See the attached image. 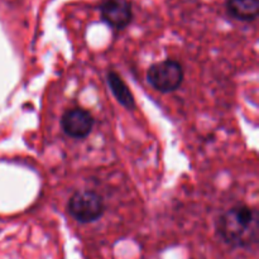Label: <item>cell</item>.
Masks as SVG:
<instances>
[{"label":"cell","instance_id":"1","mask_svg":"<svg viewBox=\"0 0 259 259\" xmlns=\"http://www.w3.org/2000/svg\"><path fill=\"white\" fill-rule=\"evenodd\" d=\"M220 239L233 248H250L259 239V214L249 205H235L217 220Z\"/></svg>","mask_w":259,"mask_h":259},{"label":"cell","instance_id":"2","mask_svg":"<svg viewBox=\"0 0 259 259\" xmlns=\"http://www.w3.org/2000/svg\"><path fill=\"white\" fill-rule=\"evenodd\" d=\"M67 212L78 223H94L105 212V202L101 195L93 190H78L68 200Z\"/></svg>","mask_w":259,"mask_h":259},{"label":"cell","instance_id":"3","mask_svg":"<svg viewBox=\"0 0 259 259\" xmlns=\"http://www.w3.org/2000/svg\"><path fill=\"white\" fill-rule=\"evenodd\" d=\"M185 72L181 63L176 60H164L153 63L147 71V81L159 93H174L184 82Z\"/></svg>","mask_w":259,"mask_h":259},{"label":"cell","instance_id":"4","mask_svg":"<svg viewBox=\"0 0 259 259\" xmlns=\"http://www.w3.org/2000/svg\"><path fill=\"white\" fill-rule=\"evenodd\" d=\"M95 119L93 114L82 108L68 109L61 118L63 133L72 139H83L93 132Z\"/></svg>","mask_w":259,"mask_h":259},{"label":"cell","instance_id":"5","mask_svg":"<svg viewBox=\"0 0 259 259\" xmlns=\"http://www.w3.org/2000/svg\"><path fill=\"white\" fill-rule=\"evenodd\" d=\"M99 10L103 22L113 29H124L133 19V9L129 0H103Z\"/></svg>","mask_w":259,"mask_h":259},{"label":"cell","instance_id":"6","mask_svg":"<svg viewBox=\"0 0 259 259\" xmlns=\"http://www.w3.org/2000/svg\"><path fill=\"white\" fill-rule=\"evenodd\" d=\"M106 80H108L109 88H110L116 101L128 110H134L136 109V100H134L131 89L124 82L121 76L115 71H109L108 75H106Z\"/></svg>","mask_w":259,"mask_h":259},{"label":"cell","instance_id":"7","mask_svg":"<svg viewBox=\"0 0 259 259\" xmlns=\"http://www.w3.org/2000/svg\"><path fill=\"white\" fill-rule=\"evenodd\" d=\"M227 12L240 22H253L259 14V0H227Z\"/></svg>","mask_w":259,"mask_h":259}]
</instances>
